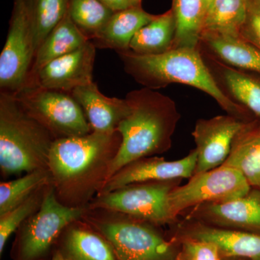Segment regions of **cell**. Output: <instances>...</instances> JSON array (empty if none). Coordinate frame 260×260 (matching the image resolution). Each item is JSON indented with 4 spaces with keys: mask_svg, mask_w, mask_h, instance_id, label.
I'll return each instance as SVG.
<instances>
[{
    "mask_svg": "<svg viewBox=\"0 0 260 260\" xmlns=\"http://www.w3.org/2000/svg\"><path fill=\"white\" fill-rule=\"evenodd\" d=\"M121 143L119 132H91L56 140L48 168L54 194L71 208L85 209L105 185Z\"/></svg>",
    "mask_w": 260,
    "mask_h": 260,
    "instance_id": "cell-1",
    "label": "cell"
},
{
    "mask_svg": "<svg viewBox=\"0 0 260 260\" xmlns=\"http://www.w3.org/2000/svg\"><path fill=\"white\" fill-rule=\"evenodd\" d=\"M125 99L130 111L117 128L121 143L108 180L129 162L168 151L181 118L174 100L153 89L133 90Z\"/></svg>",
    "mask_w": 260,
    "mask_h": 260,
    "instance_id": "cell-2",
    "label": "cell"
},
{
    "mask_svg": "<svg viewBox=\"0 0 260 260\" xmlns=\"http://www.w3.org/2000/svg\"><path fill=\"white\" fill-rule=\"evenodd\" d=\"M200 51L199 47H179L157 55H141L131 50L117 53L126 73L144 88L157 90L172 83L189 85L213 98L228 114L244 121V107L220 88Z\"/></svg>",
    "mask_w": 260,
    "mask_h": 260,
    "instance_id": "cell-3",
    "label": "cell"
},
{
    "mask_svg": "<svg viewBox=\"0 0 260 260\" xmlns=\"http://www.w3.org/2000/svg\"><path fill=\"white\" fill-rule=\"evenodd\" d=\"M56 139L28 115L13 93H0V171L3 177L48 169Z\"/></svg>",
    "mask_w": 260,
    "mask_h": 260,
    "instance_id": "cell-4",
    "label": "cell"
},
{
    "mask_svg": "<svg viewBox=\"0 0 260 260\" xmlns=\"http://www.w3.org/2000/svg\"><path fill=\"white\" fill-rule=\"evenodd\" d=\"M82 218L112 245L119 260H176L179 244L158 225L126 214L85 208Z\"/></svg>",
    "mask_w": 260,
    "mask_h": 260,
    "instance_id": "cell-5",
    "label": "cell"
},
{
    "mask_svg": "<svg viewBox=\"0 0 260 260\" xmlns=\"http://www.w3.org/2000/svg\"><path fill=\"white\" fill-rule=\"evenodd\" d=\"M84 210L61 204L51 185L39 211L15 232L12 260H51L61 233L72 222L82 218Z\"/></svg>",
    "mask_w": 260,
    "mask_h": 260,
    "instance_id": "cell-6",
    "label": "cell"
},
{
    "mask_svg": "<svg viewBox=\"0 0 260 260\" xmlns=\"http://www.w3.org/2000/svg\"><path fill=\"white\" fill-rule=\"evenodd\" d=\"M13 94L28 115L47 128L56 140L93 132L83 109L71 93L26 85Z\"/></svg>",
    "mask_w": 260,
    "mask_h": 260,
    "instance_id": "cell-7",
    "label": "cell"
},
{
    "mask_svg": "<svg viewBox=\"0 0 260 260\" xmlns=\"http://www.w3.org/2000/svg\"><path fill=\"white\" fill-rule=\"evenodd\" d=\"M179 180L135 183L111 192L96 195L87 208L119 212L161 226L175 222L169 195Z\"/></svg>",
    "mask_w": 260,
    "mask_h": 260,
    "instance_id": "cell-8",
    "label": "cell"
},
{
    "mask_svg": "<svg viewBox=\"0 0 260 260\" xmlns=\"http://www.w3.org/2000/svg\"><path fill=\"white\" fill-rule=\"evenodd\" d=\"M34 0H14L9 31L0 56L1 92L15 93L26 85L34 61Z\"/></svg>",
    "mask_w": 260,
    "mask_h": 260,
    "instance_id": "cell-9",
    "label": "cell"
},
{
    "mask_svg": "<svg viewBox=\"0 0 260 260\" xmlns=\"http://www.w3.org/2000/svg\"><path fill=\"white\" fill-rule=\"evenodd\" d=\"M251 189L250 184L239 170L220 166L195 174L185 185L174 188L169 195L171 211L177 219L178 215L188 208L237 199Z\"/></svg>",
    "mask_w": 260,
    "mask_h": 260,
    "instance_id": "cell-10",
    "label": "cell"
},
{
    "mask_svg": "<svg viewBox=\"0 0 260 260\" xmlns=\"http://www.w3.org/2000/svg\"><path fill=\"white\" fill-rule=\"evenodd\" d=\"M246 123L230 114L197 121L191 133L198 152L193 175L223 165L232 150L234 138Z\"/></svg>",
    "mask_w": 260,
    "mask_h": 260,
    "instance_id": "cell-11",
    "label": "cell"
},
{
    "mask_svg": "<svg viewBox=\"0 0 260 260\" xmlns=\"http://www.w3.org/2000/svg\"><path fill=\"white\" fill-rule=\"evenodd\" d=\"M197 162L196 149L177 160H167L157 156L140 158L119 169L97 195L107 194L135 183L189 179L194 174Z\"/></svg>",
    "mask_w": 260,
    "mask_h": 260,
    "instance_id": "cell-12",
    "label": "cell"
},
{
    "mask_svg": "<svg viewBox=\"0 0 260 260\" xmlns=\"http://www.w3.org/2000/svg\"><path fill=\"white\" fill-rule=\"evenodd\" d=\"M95 48L88 41L77 50L50 61L29 85L71 93L75 88L92 83Z\"/></svg>",
    "mask_w": 260,
    "mask_h": 260,
    "instance_id": "cell-13",
    "label": "cell"
},
{
    "mask_svg": "<svg viewBox=\"0 0 260 260\" xmlns=\"http://www.w3.org/2000/svg\"><path fill=\"white\" fill-rule=\"evenodd\" d=\"M189 218L208 225L260 234V190L224 203H205L194 207Z\"/></svg>",
    "mask_w": 260,
    "mask_h": 260,
    "instance_id": "cell-14",
    "label": "cell"
},
{
    "mask_svg": "<svg viewBox=\"0 0 260 260\" xmlns=\"http://www.w3.org/2000/svg\"><path fill=\"white\" fill-rule=\"evenodd\" d=\"M172 237H191L216 244L223 257L260 260V234L232 230L196 220L183 224Z\"/></svg>",
    "mask_w": 260,
    "mask_h": 260,
    "instance_id": "cell-15",
    "label": "cell"
},
{
    "mask_svg": "<svg viewBox=\"0 0 260 260\" xmlns=\"http://www.w3.org/2000/svg\"><path fill=\"white\" fill-rule=\"evenodd\" d=\"M71 95L83 109L93 132L115 133L129 113L125 99L106 96L94 82L75 88Z\"/></svg>",
    "mask_w": 260,
    "mask_h": 260,
    "instance_id": "cell-16",
    "label": "cell"
},
{
    "mask_svg": "<svg viewBox=\"0 0 260 260\" xmlns=\"http://www.w3.org/2000/svg\"><path fill=\"white\" fill-rule=\"evenodd\" d=\"M55 252L65 260H119L107 239L82 218L65 228Z\"/></svg>",
    "mask_w": 260,
    "mask_h": 260,
    "instance_id": "cell-17",
    "label": "cell"
},
{
    "mask_svg": "<svg viewBox=\"0 0 260 260\" xmlns=\"http://www.w3.org/2000/svg\"><path fill=\"white\" fill-rule=\"evenodd\" d=\"M156 16L145 12L141 6L130 7L116 12L90 41L95 47L112 49L116 52L129 50L130 43L136 32Z\"/></svg>",
    "mask_w": 260,
    "mask_h": 260,
    "instance_id": "cell-18",
    "label": "cell"
},
{
    "mask_svg": "<svg viewBox=\"0 0 260 260\" xmlns=\"http://www.w3.org/2000/svg\"><path fill=\"white\" fill-rule=\"evenodd\" d=\"M88 41L90 40L70 18L68 10L64 18L48 36L36 52L25 85L32 84L38 73L50 61L77 50Z\"/></svg>",
    "mask_w": 260,
    "mask_h": 260,
    "instance_id": "cell-19",
    "label": "cell"
},
{
    "mask_svg": "<svg viewBox=\"0 0 260 260\" xmlns=\"http://www.w3.org/2000/svg\"><path fill=\"white\" fill-rule=\"evenodd\" d=\"M200 44H204L214 59L228 66L260 74V49L241 37L203 32Z\"/></svg>",
    "mask_w": 260,
    "mask_h": 260,
    "instance_id": "cell-20",
    "label": "cell"
},
{
    "mask_svg": "<svg viewBox=\"0 0 260 260\" xmlns=\"http://www.w3.org/2000/svg\"><path fill=\"white\" fill-rule=\"evenodd\" d=\"M223 167L237 169L251 186L260 190V127L246 122L233 142Z\"/></svg>",
    "mask_w": 260,
    "mask_h": 260,
    "instance_id": "cell-21",
    "label": "cell"
},
{
    "mask_svg": "<svg viewBox=\"0 0 260 260\" xmlns=\"http://www.w3.org/2000/svg\"><path fill=\"white\" fill-rule=\"evenodd\" d=\"M175 37V18L170 10L140 28L130 43L129 50L141 55L164 54L173 49Z\"/></svg>",
    "mask_w": 260,
    "mask_h": 260,
    "instance_id": "cell-22",
    "label": "cell"
},
{
    "mask_svg": "<svg viewBox=\"0 0 260 260\" xmlns=\"http://www.w3.org/2000/svg\"><path fill=\"white\" fill-rule=\"evenodd\" d=\"M176 22L174 47H199L206 9L203 0H172Z\"/></svg>",
    "mask_w": 260,
    "mask_h": 260,
    "instance_id": "cell-23",
    "label": "cell"
},
{
    "mask_svg": "<svg viewBox=\"0 0 260 260\" xmlns=\"http://www.w3.org/2000/svg\"><path fill=\"white\" fill-rule=\"evenodd\" d=\"M246 8V0H214L207 11L203 32L240 37Z\"/></svg>",
    "mask_w": 260,
    "mask_h": 260,
    "instance_id": "cell-24",
    "label": "cell"
},
{
    "mask_svg": "<svg viewBox=\"0 0 260 260\" xmlns=\"http://www.w3.org/2000/svg\"><path fill=\"white\" fill-rule=\"evenodd\" d=\"M230 98L260 118V80L212 58Z\"/></svg>",
    "mask_w": 260,
    "mask_h": 260,
    "instance_id": "cell-25",
    "label": "cell"
},
{
    "mask_svg": "<svg viewBox=\"0 0 260 260\" xmlns=\"http://www.w3.org/2000/svg\"><path fill=\"white\" fill-rule=\"evenodd\" d=\"M52 184L49 168L26 173L14 180L0 183V215L18 206L44 185Z\"/></svg>",
    "mask_w": 260,
    "mask_h": 260,
    "instance_id": "cell-26",
    "label": "cell"
},
{
    "mask_svg": "<svg viewBox=\"0 0 260 260\" xmlns=\"http://www.w3.org/2000/svg\"><path fill=\"white\" fill-rule=\"evenodd\" d=\"M70 18L88 40H92L114 13L100 0H69Z\"/></svg>",
    "mask_w": 260,
    "mask_h": 260,
    "instance_id": "cell-27",
    "label": "cell"
},
{
    "mask_svg": "<svg viewBox=\"0 0 260 260\" xmlns=\"http://www.w3.org/2000/svg\"><path fill=\"white\" fill-rule=\"evenodd\" d=\"M68 8L69 0H34L32 30L35 54L48 36L64 18Z\"/></svg>",
    "mask_w": 260,
    "mask_h": 260,
    "instance_id": "cell-28",
    "label": "cell"
},
{
    "mask_svg": "<svg viewBox=\"0 0 260 260\" xmlns=\"http://www.w3.org/2000/svg\"><path fill=\"white\" fill-rule=\"evenodd\" d=\"M52 184L44 185L32 193L18 206L0 215V254H3L8 239L27 220L37 213Z\"/></svg>",
    "mask_w": 260,
    "mask_h": 260,
    "instance_id": "cell-29",
    "label": "cell"
},
{
    "mask_svg": "<svg viewBox=\"0 0 260 260\" xmlns=\"http://www.w3.org/2000/svg\"><path fill=\"white\" fill-rule=\"evenodd\" d=\"M179 244L176 260H223L216 244L191 237H169Z\"/></svg>",
    "mask_w": 260,
    "mask_h": 260,
    "instance_id": "cell-30",
    "label": "cell"
},
{
    "mask_svg": "<svg viewBox=\"0 0 260 260\" xmlns=\"http://www.w3.org/2000/svg\"><path fill=\"white\" fill-rule=\"evenodd\" d=\"M245 22L240 37L260 49V0H246Z\"/></svg>",
    "mask_w": 260,
    "mask_h": 260,
    "instance_id": "cell-31",
    "label": "cell"
},
{
    "mask_svg": "<svg viewBox=\"0 0 260 260\" xmlns=\"http://www.w3.org/2000/svg\"><path fill=\"white\" fill-rule=\"evenodd\" d=\"M100 1L114 13L133 7L130 4L129 0H100Z\"/></svg>",
    "mask_w": 260,
    "mask_h": 260,
    "instance_id": "cell-32",
    "label": "cell"
},
{
    "mask_svg": "<svg viewBox=\"0 0 260 260\" xmlns=\"http://www.w3.org/2000/svg\"><path fill=\"white\" fill-rule=\"evenodd\" d=\"M132 6H141L142 0H129Z\"/></svg>",
    "mask_w": 260,
    "mask_h": 260,
    "instance_id": "cell-33",
    "label": "cell"
},
{
    "mask_svg": "<svg viewBox=\"0 0 260 260\" xmlns=\"http://www.w3.org/2000/svg\"><path fill=\"white\" fill-rule=\"evenodd\" d=\"M51 260H65L64 258L62 257L60 255V254H59V253L57 252H54V255H53L52 258H51Z\"/></svg>",
    "mask_w": 260,
    "mask_h": 260,
    "instance_id": "cell-34",
    "label": "cell"
},
{
    "mask_svg": "<svg viewBox=\"0 0 260 260\" xmlns=\"http://www.w3.org/2000/svg\"><path fill=\"white\" fill-rule=\"evenodd\" d=\"M203 1H204L205 9H206V13H207V11H208V8H210V5H211L212 3H213L214 0H203Z\"/></svg>",
    "mask_w": 260,
    "mask_h": 260,
    "instance_id": "cell-35",
    "label": "cell"
},
{
    "mask_svg": "<svg viewBox=\"0 0 260 260\" xmlns=\"http://www.w3.org/2000/svg\"><path fill=\"white\" fill-rule=\"evenodd\" d=\"M223 260H247L238 257H223Z\"/></svg>",
    "mask_w": 260,
    "mask_h": 260,
    "instance_id": "cell-36",
    "label": "cell"
}]
</instances>
